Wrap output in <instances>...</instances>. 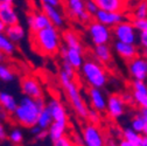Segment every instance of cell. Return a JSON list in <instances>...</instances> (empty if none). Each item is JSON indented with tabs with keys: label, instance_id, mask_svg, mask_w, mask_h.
I'll use <instances>...</instances> for the list:
<instances>
[{
	"label": "cell",
	"instance_id": "obj_1",
	"mask_svg": "<svg viewBox=\"0 0 147 146\" xmlns=\"http://www.w3.org/2000/svg\"><path fill=\"white\" fill-rule=\"evenodd\" d=\"M45 105L46 101L43 97L34 99L25 96L18 103L15 110L12 112V117L16 124L30 129L32 126L36 125L39 114L41 109L45 107Z\"/></svg>",
	"mask_w": 147,
	"mask_h": 146
},
{
	"label": "cell",
	"instance_id": "obj_2",
	"mask_svg": "<svg viewBox=\"0 0 147 146\" xmlns=\"http://www.w3.org/2000/svg\"><path fill=\"white\" fill-rule=\"evenodd\" d=\"M32 45L35 50L42 54V55L54 56L60 51L61 35L56 27L50 25L32 34Z\"/></svg>",
	"mask_w": 147,
	"mask_h": 146
},
{
	"label": "cell",
	"instance_id": "obj_3",
	"mask_svg": "<svg viewBox=\"0 0 147 146\" xmlns=\"http://www.w3.org/2000/svg\"><path fill=\"white\" fill-rule=\"evenodd\" d=\"M61 85L63 87L67 97L72 106V109L75 110L76 115L82 118L85 119L86 118V114H88V105L84 101V98L82 97V94L80 91V88L77 87L75 80H71L70 77H68L63 71H60V75H59Z\"/></svg>",
	"mask_w": 147,
	"mask_h": 146
},
{
	"label": "cell",
	"instance_id": "obj_4",
	"mask_svg": "<svg viewBox=\"0 0 147 146\" xmlns=\"http://www.w3.org/2000/svg\"><path fill=\"white\" fill-rule=\"evenodd\" d=\"M85 82L92 88L102 89L107 83V72L104 66L96 60H85L80 68Z\"/></svg>",
	"mask_w": 147,
	"mask_h": 146
},
{
	"label": "cell",
	"instance_id": "obj_5",
	"mask_svg": "<svg viewBox=\"0 0 147 146\" xmlns=\"http://www.w3.org/2000/svg\"><path fill=\"white\" fill-rule=\"evenodd\" d=\"M82 143L83 146H105V135L100 127L96 124H86L82 130Z\"/></svg>",
	"mask_w": 147,
	"mask_h": 146
},
{
	"label": "cell",
	"instance_id": "obj_6",
	"mask_svg": "<svg viewBox=\"0 0 147 146\" xmlns=\"http://www.w3.org/2000/svg\"><path fill=\"white\" fill-rule=\"evenodd\" d=\"M112 33L117 41L124 42V43H131L137 45L138 43V35L137 30L131 24V20H124L116 26L112 27Z\"/></svg>",
	"mask_w": 147,
	"mask_h": 146
},
{
	"label": "cell",
	"instance_id": "obj_7",
	"mask_svg": "<svg viewBox=\"0 0 147 146\" xmlns=\"http://www.w3.org/2000/svg\"><path fill=\"white\" fill-rule=\"evenodd\" d=\"M67 15L71 20H77L83 25H88L94 20L84 8V0H65Z\"/></svg>",
	"mask_w": 147,
	"mask_h": 146
},
{
	"label": "cell",
	"instance_id": "obj_8",
	"mask_svg": "<svg viewBox=\"0 0 147 146\" xmlns=\"http://www.w3.org/2000/svg\"><path fill=\"white\" fill-rule=\"evenodd\" d=\"M88 33L91 38L92 43L96 45H107L111 40V28L92 20L90 24H88Z\"/></svg>",
	"mask_w": 147,
	"mask_h": 146
},
{
	"label": "cell",
	"instance_id": "obj_9",
	"mask_svg": "<svg viewBox=\"0 0 147 146\" xmlns=\"http://www.w3.org/2000/svg\"><path fill=\"white\" fill-rule=\"evenodd\" d=\"M20 85H21V91L25 96L34 99L43 97L42 87L38 81V78H35L34 76H30V75L24 76L20 81Z\"/></svg>",
	"mask_w": 147,
	"mask_h": 146
},
{
	"label": "cell",
	"instance_id": "obj_10",
	"mask_svg": "<svg viewBox=\"0 0 147 146\" xmlns=\"http://www.w3.org/2000/svg\"><path fill=\"white\" fill-rule=\"evenodd\" d=\"M127 69L133 80L146 81L147 78V61L145 56L138 55L134 59L127 61Z\"/></svg>",
	"mask_w": 147,
	"mask_h": 146
},
{
	"label": "cell",
	"instance_id": "obj_11",
	"mask_svg": "<svg viewBox=\"0 0 147 146\" xmlns=\"http://www.w3.org/2000/svg\"><path fill=\"white\" fill-rule=\"evenodd\" d=\"M62 60L67 63H69L75 70H78L84 61V56H83V48H68L65 46H61L60 51Z\"/></svg>",
	"mask_w": 147,
	"mask_h": 146
},
{
	"label": "cell",
	"instance_id": "obj_12",
	"mask_svg": "<svg viewBox=\"0 0 147 146\" xmlns=\"http://www.w3.org/2000/svg\"><path fill=\"white\" fill-rule=\"evenodd\" d=\"M125 102L121 98V95L118 94H112L110 95L109 98L106 99V107L105 110L107 111L109 116L113 118V119H118L120 117L124 116L125 114Z\"/></svg>",
	"mask_w": 147,
	"mask_h": 146
},
{
	"label": "cell",
	"instance_id": "obj_13",
	"mask_svg": "<svg viewBox=\"0 0 147 146\" xmlns=\"http://www.w3.org/2000/svg\"><path fill=\"white\" fill-rule=\"evenodd\" d=\"M94 20L112 28L117 24L125 20V14L121 12H109V11L98 9L97 13L94 15Z\"/></svg>",
	"mask_w": 147,
	"mask_h": 146
},
{
	"label": "cell",
	"instance_id": "obj_14",
	"mask_svg": "<svg viewBox=\"0 0 147 146\" xmlns=\"http://www.w3.org/2000/svg\"><path fill=\"white\" fill-rule=\"evenodd\" d=\"M46 106L51 116L53 122H62L68 123V115L64 105L62 102L57 98H50L48 102H46Z\"/></svg>",
	"mask_w": 147,
	"mask_h": 146
},
{
	"label": "cell",
	"instance_id": "obj_15",
	"mask_svg": "<svg viewBox=\"0 0 147 146\" xmlns=\"http://www.w3.org/2000/svg\"><path fill=\"white\" fill-rule=\"evenodd\" d=\"M132 99L138 107H147V85L145 81L132 82Z\"/></svg>",
	"mask_w": 147,
	"mask_h": 146
},
{
	"label": "cell",
	"instance_id": "obj_16",
	"mask_svg": "<svg viewBox=\"0 0 147 146\" xmlns=\"http://www.w3.org/2000/svg\"><path fill=\"white\" fill-rule=\"evenodd\" d=\"M27 22H28V26H29V29H30L32 34L50 26L49 19L46 16V14L42 11L41 12H33V13L28 14Z\"/></svg>",
	"mask_w": 147,
	"mask_h": 146
},
{
	"label": "cell",
	"instance_id": "obj_17",
	"mask_svg": "<svg viewBox=\"0 0 147 146\" xmlns=\"http://www.w3.org/2000/svg\"><path fill=\"white\" fill-rule=\"evenodd\" d=\"M41 8H42V12L46 14V16L49 19L51 26L59 28V27H62L64 25V15L62 14V12L60 11L59 7L42 4Z\"/></svg>",
	"mask_w": 147,
	"mask_h": 146
},
{
	"label": "cell",
	"instance_id": "obj_18",
	"mask_svg": "<svg viewBox=\"0 0 147 146\" xmlns=\"http://www.w3.org/2000/svg\"><path fill=\"white\" fill-rule=\"evenodd\" d=\"M88 95H89L90 103H91V106H92V109H95V110H97L99 112L105 111L106 98H105V95H104V93L102 91V89L90 87L89 90H88Z\"/></svg>",
	"mask_w": 147,
	"mask_h": 146
},
{
	"label": "cell",
	"instance_id": "obj_19",
	"mask_svg": "<svg viewBox=\"0 0 147 146\" xmlns=\"http://www.w3.org/2000/svg\"><path fill=\"white\" fill-rule=\"evenodd\" d=\"M131 129L140 135H147V107H140L139 112L134 115L131 120Z\"/></svg>",
	"mask_w": 147,
	"mask_h": 146
},
{
	"label": "cell",
	"instance_id": "obj_20",
	"mask_svg": "<svg viewBox=\"0 0 147 146\" xmlns=\"http://www.w3.org/2000/svg\"><path fill=\"white\" fill-rule=\"evenodd\" d=\"M115 50L120 57H123L125 61H130L139 55V50L137 45L131 43H124L120 41H117L115 43Z\"/></svg>",
	"mask_w": 147,
	"mask_h": 146
},
{
	"label": "cell",
	"instance_id": "obj_21",
	"mask_svg": "<svg viewBox=\"0 0 147 146\" xmlns=\"http://www.w3.org/2000/svg\"><path fill=\"white\" fill-rule=\"evenodd\" d=\"M98 6V9L109 11V12H121L124 13L127 9L128 1L124 0H95Z\"/></svg>",
	"mask_w": 147,
	"mask_h": 146
},
{
	"label": "cell",
	"instance_id": "obj_22",
	"mask_svg": "<svg viewBox=\"0 0 147 146\" xmlns=\"http://www.w3.org/2000/svg\"><path fill=\"white\" fill-rule=\"evenodd\" d=\"M0 20L6 27L19 24V15L13 5H0Z\"/></svg>",
	"mask_w": 147,
	"mask_h": 146
},
{
	"label": "cell",
	"instance_id": "obj_23",
	"mask_svg": "<svg viewBox=\"0 0 147 146\" xmlns=\"http://www.w3.org/2000/svg\"><path fill=\"white\" fill-rule=\"evenodd\" d=\"M67 129H68V123H62V122H51V124L48 126L47 132L48 137L54 141L57 138L67 135Z\"/></svg>",
	"mask_w": 147,
	"mask_h": 146
},
{
	"label": "cell",
	"instance_id": "obj_24",
	"mask_svg": "<svg viewBox=\"0 0 147 146\" xmlns=\"http://www.w3.org/2000/svg\"><path fill=\"white\" fill-rule=\"evenodd\" d=\"M25 34H26L25 28L20 24H15V25H12V26H7L6 29H5V35L7 36V38L13 43L20 42L25 38Z\"/></svg>",
	"mask_w": 147,
	"mask_h": 146
},
{
	"label": "cell",
	"instance_id": "obj_25",
	"mask_svg": "<svg viewBox=\"0 0 147 146\" xmlns=\"http://www.w3.org/2000/svg\"><path fill=\"white\" fill-rule=\"evenodd\" d=\"M94 55L96 60L102 64L109 63L112 60V53L109 45H96L94 48Z\"/></svg>",
	"mask_w": 147,
	"mask_h": 146
},
{
	"label": "cell",
	"instance_id": "obj_26",
	"mask_svg": "<svg viewBox=\"0 0 147 146\" xmlns=\"http://www.w3.org/2000/svg\"><path fill=\"white\" fill-rule=\"evenodd\" d=\"M16 105H18V102L13 95L6 93V91H0V107L4 111H6L9 115L15 110Z\"/></svg>",
	"mask_w": 147,
	"mask_h": 146
},
{
	"label": "cell",
	"instance_id": "obj_27",
	"mask_svg": "<svg viewBox=\"0 0 147 146\" xmlns=\"http://www.w3.org/2000/svg\"><path fill=\"white\" fill-rule=\"evenodd\" d=\"M62 39L64 41V46L68 48H83L81 45V40L78 34L72 30V29H67L62 33Z\"/></svg>",
	"mask_w": 147,
	"mask_h": 146
},
{
	"label": "cell",
	"instance_id": "obj_28",
	"mask_svg": "<svg viewBox=\"0 0 147 146\" xmlns=\"http://www.w3.org/2000/svg\"><path fill=\"white\" fill-rule=\"evenodd\" d=\"M0 51L11 56L15 51V45L5 35V33H0Z\"/></svg>",
	"mask_w": 147,
	"mask_h": 146
},
{
	"label": "cell",
	"instance_id": "obj_29",
	"mask_svg": "<svg viewBox=\"0 0 147 146\" xmlns=\"http://www.w3.org/2000/svg\"><path fill=\"white\" fill-rule=\"evenodd\" d=\"M53 119H51V116L48 111L47 106L45 105V107L41 109V111L39 114V117H38V122H36V125H38L39 127H41L42 130H47L48 126L51 124Z\"/></svg>",
	"mask_w": 147,
	"mask_h": 146
},
{
	"label": "cell",
	"instance_id": "obj_30",
	"mask_svg": "<svg viewBox=\"0 0 147 146\" xmlns=\"http://www.w3.org/2000/svg\"><path fill=\"white\" fill-rule=\"evenodd\" d=\"M15 78V72L13 69L4 63H0V81L3 82H12Z\"/></svg>",
	"mask_w": 147,
	"mask_h": 146
},
{
	"label": "cell",
	"instance_id": "obj_31",
	"mask_svg": "<svg viewBox=\"0 0 147 146\" xmlns=\"http://www.w3.org/2000/svg\"><path fill=\"white\" fill-rule=\"evenodd\" d=\"M144 135H140L138 132H136L134 130H132L131 127H127V129H124L123 130V139L127 140V141H130L134 145H138Z\"/></svg>",
	"mask_w": 147,
	"mask_h": 146
},
{
	"label": "cell",
	"instance_id": "obj_32",
	"mask_svg": "<svg viewBox=\"0 0 147 146\" xmlns=\"http://www.w3.org/2000/svg\"><path fill=\"white\" fill-rule=\"evenodd\" d=\"M132 18L137 19H147V4L146 1H141L137 5L132 13Z\"/></svg>",
	"mask_w": 147,
	"mask_h": 146
},
{
	"label": "cell",
	"instance_id": "obj_33",
	"mask_svg": "<svg viewBox=\"0 0 147 146\" xmlns=\"http://www.w3.org/2000/svg\"><path fill=\"white\" fill-rule=\"evenodd\" d=\"M7 138L13 145H20L24 140V133L20 129H13L9 133H7Z\"/></svg>",
	"mask_w": 147,
	"mask_h": 146
},
{
	"label": "cell",
	"instance_id": "obj_34",
	"mask_svg": "<svg viewBox=\"0 0 147 146\" xmlns=\"http://www.w3.org/2000/svg\"><path fill=\"white\" fill-rule=\"evenodd\" d=\"M89 123L91 124H96L98 125L102 120V116H100V112L95 110V109H88V114H86V118H85Z\"/></svg>",
	"mask_w": 147,
	"mask_h": 146
},
{
	"label": "cell",
	"instance_id": "obj_35",
	"mask_svg": "<svg viewBox=\"0 0 147 146\" xmlns=\"http://www.w3.org/2000/svg\"><path fill=\"white\" fill-rule=\"evenodd\" d=\"M131 24L137 32L147 30V19H137V18H132Z\"/></svg>",
	"mask_w": 147,
	"mask_h": 146
},
{
	"label": "cell",
	"instance_id": "obj_36",
	"mask_svg": "<svg viewBox=\"0 0 147 146\" xmlns=\"http://www.w3.org/2000/svg\"><path fill=\"white\" fill-rule=\"evenodd\" d=\"M84 8H85V12L92 18L98 11V6L95 3V0H84Z\"/></svg>",
	"mask_w": 147,
	"mask_h": 146
},
{
	"label": "cell",
	"instance_id": "obj_37",
	"mask_svg": "<svg viewBox=\"0 0 147 146\" xmlns=\"http://www.w3.org/2000/svg\"><path fill=\"white\" fill-rule=\"evenodd\" d=\"M53 146H74V141H72L71 137H69L68 135H64V136L57 138L56 140H54Z\"/></svg>",
	"mask_w": 147,
	"mask_h": 146
},
{
	"label": "cell",
	"instance_id": "obj_38",
	"mask_svg": "<svg viewBox=\"0 0 147 146\" xmlns=\"http://www.w3.org/2000/svg\"><path fill=\"white\" fill-rule=\"evenodd\" d=\"M61 71H63L64 74H65L68 77H70L71 80H75V77H76V70L74 69L69 63H67V62H64V61H63V63H62V69H61Z\"/></svg>",
	"mask_w": 147,
	"mask_h": 146
},
{
	"label": "cell",
	"instance_id": "obj_39",
	"mask_svg": "<svg viewBox=\"0 0 147 146\" xmlns=\"http://www.w3.org/2000/svg\"><path fill=\"white\" fill-rule=\"evenodd\" d=\"M138 43L142 47L144 53H146V48H147V30L139 32V35H138Z\"/></svg>",
	"mask_w": 147,
	"mask_h": 146
},
{
	"label": "cell",
	"instance_id": "obj_40",
	"mask_svg": "<svg viewBox=\"0 0 147 146\" xmlns=\"http://www.w3.org/2000/svg\"><path fill=\"white\" fill-rule=\"evenodd\" d=\"M41 3L50 5V6H55V7H60L61 6V0H41Z\"/></svg>",
	"mask_w": 147,
	"mask_h": 146
},
{
	"label": "cell",
	"instance_id": "obj_41",
	"mask_svg": "<svg viewBox=\"0 0 147 146\" xmlns=\"http://www.w3.org/2000/svg\"><path fill=\"white\" fill-rule=\"evenodd\" d=\"M7 139V131L5 129V126L0 123V141L6 140Z\"/></svg>",
	"mask_w": 147,
	"mask_h": 146
},
{
	"label": "cell",
	"instance_id": "obj_42",
	"mask_svg": "<svg viewBox=\"0 0 147 146\" xmlns=\"http://www.w3.org/2000/svg\"><path fill=\"white\" fill-rule=\"evenodd\" d=\"M121 98L125 102V104H128V103H132L133 102L131 93H124V94H121Z\"/></svg>",
	"mask_w": 147,
	"mask_h": 146
},
{
	"label": "cell",
	"instance_id": "obj_43",
	"mask_svg": "<svg viewBox=\"0 0 147 146\" xmlns=\"http://www.w3.org/2000/svg\"><path fill=\"white\" fill-rule=\"evenodd\" d=\"M47 137H48V132H47V130H41L38 135L35 136L36 139H45V138H47Z\"/></svg>",
	"mask_w": 147,
	"mask_h": 146
},
{
	"label": "cell",
	"instance_id": "obj_44",
	"mask_svg": "<svg viewBox=\"0 0 147 146\" xmlns=\"http://www.w3.org/2000/svg\"><path fill=\"white\" fill-rule=\"evenodd\" d=\"M118 146H137V145H134V144H132L130 141H127L125 139H120L119 143H118Z\"/></svg>",
	"mask_w": 147,
	"mask_h": 146
},
{
	"label": "cell",
	"instance_id": "obj_45",
	"mask_svg": "<svg viewBox=\"0 0 147 146\" xmlns=\"http://www.w3.org/2000/svg\"><path fill=\"white\" fill-rule=\"evenodd\" d=\"M41 130H42V129H41V127H39L38 125H34V126L30 127V132H32V135H34V136H36Z\"/></svg>",
	"mask_w": 147,
	"mask_h": 146
},
{
	"label": "cell",
	"instance_id": "obj_46",
	"mask_svg": "<svg viewBox=\"0 0 147 146\" xmlns=\"http://www.w3.org/2000/svg\"><path fill=\"white\" fill-rule=\"evenodd\" d=\"M7 116H8V114L0 107V123H1L3 120H5V119H7Z\"/></svg>",
	"mask_w": 147,
	"mask_h": 146
},
{
	"label": "cell",
	"instance_id": "obj_47",
	"mask_svg": "<svg viewBox=\"0 0 147 146\" xmlns=\"http://www.w3.org/2000/svg\"><path fill=\"white\" fill-rule=\"evenodd\" d=\"M105 146H118V144H117L113 139L107 138V139H106V141H105Z\"/></svg>",
	"mask_w": 147,
	"mask_h": 146
},
{
	"label": "cell",
	"instance_id": "obj_48",
	"mask_svg": "<svg viewBox=\"0 0 147 146\" xmlns=\"http://www.w3.org/2000/svg\"><path fill=\"white\" fill-rule=\"evenodd\" d=\"M137 146H147V136H142L140 143H139Z\"/></svg>",
	"mask_w": 147,
	"mask_h": 146
},
{
	"label": "cell",
	"instance_id": "obj_49",
	"mask_svg": "<svg viewBox=\"0 0 147 146\" xmlns=\"http://www.w3.org/2000/svg\"><path fill=\"white\" fill-rule=\"evenodd\" d=\"M14 0H0V5H13Z\"/></svg>",
	"mask_w": 147,
	"mask_h": 146
},
{
	"label": "cell",
	"instance_id": "obj_50",
	"mask_svg": "<svg viewBox=\"0 0 147 146\" xmlns=\"http://www.w3.org/2000/svg\"><path fill=\"white\" fill-rule=\"evenodd\" d=\"M6 57H7L6 54H4L3 51H0V63H4V61L6 60Z\"/></svg>",
	"mask_w": 147,
	"mask_h": 146
},
{
	"label": "cell",
	"instance_id": "obj_51",
	"mask_svg": "<svg viewBox=\"0 0 147 146\" xmlns=\"http://www.w3.org/2000/svg\"><path fill=\"white\" fill-rule=\"evenodd\" d=\"M5 29H6V26L5 24L0 20V33H5Z\"/></svg>",
	"mask_w": 147,
	"mask_h": 146
},
{
	"label": "cell",
	"instance_id": "obj_52",
	"mask_svg": "<svg viewBox=\"0 0 147 146\" xmlns=\"http://www.w3.org/2000/svg\"><path fill=\"white\" fill-rule=\"evenodd\" d=\"M74 146H83V145H81V144H74Z\"/></svg>",
	"mask_w": 147,
	"mask_h": 146
},
{
	"label": "cell",
	"instance_id": "obj_53",
	"mask_svg": "<svg viewBox=\"0 0 147 146\" xmlns=\"http://www.w3.org/2000/svg\"><path fill=\"white\" fill-rule=\"evenodd\" d=\"M124 1H128V0H124Z\"/></svg>",
	"mask_w": 147,
	"mask_h": 146
}]
</instances>
